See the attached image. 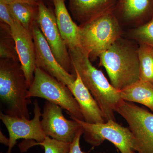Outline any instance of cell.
Returning a JSON list of instances; mask_svg holds the SVG:
<instances>
[{
    "instance_id": "obj_1",
    "label": "cell",
    "mask_w": 153,
    "mask_h": 153,
    "mask_svg": "<svg viewBox=\"0 0 153 153\" xmlns=\"http://www.w3.org/2000/svg\"><path fill=\"white\" fill-rule=\"evenodd\" d=\"M75 74L80 76L82 82L96 100L106 121H116L115 112L124 100L120 91L108 82L101 70L92 65L89 56L80 47L68 50Z\"/></svg>"
},
{
    "instance_id": "obj_12",
    "label": "cell",
    "mask_w": 153,
    "mask_h": 153,
    "mask_svg": "<svg viewBox=\"0 0 153 153\" xmlns=\"http://www.w3.org/2000/svg\"><path fill=\"white\" fill-rule=\"evenodd\" d=\"M10 27L22 70L30 87L36 68L35 44L32 32L15 21Z\"/></svg>"
},
{
    "instance_id": "obj_13",
    "label": "cell",
    "mask_w": 153,
    "mask_h": 153,
    "mask_svg": "<svg viewBox=\"0 0 153 153\" xmlns=\"http://www.w3.org/2000/svg\"><path fill=\"white\" fill-rule=\"evenodd\" d=\"M75 81L68 88L79 105L84 121L90 123L106 122L97 102L82 82L78 74Z\"/></svg>"
},
{
    "instance_id": "obj_25",
    "label": "cell",
    "mask_w": 153,
    "mask_h": 153,
    "mask_svg": "<svg viewBox=\"0 0 153 153\" xmlns=\"http://www.w3.org/2000/svg\"><path fill=\"white\" fill-rule=\"evenodd\" d=\"M0 143L5 146H8L9 143H10L9 138H8L6 137L3 134L1 130H0Z\"/></svg>"
},
{
    "instance_id": "obj_15",
    "label": "cell",
    "mask_w": 153,
    "mask_h": 153,
    "mask_svg": "<svg viewBox=\"0 0 153 153\" xmlns=\"http://www.w3.org/2000/svg\"><path fill=\"white\" fill-rule=\"evenodd\" d=\"M65 1L52 0V2L58 29L69 50L79 47V28L71 18Z\"/></svg>"
},
{
    "instance_id": "obj_27",
    "label": "cell",
    "mask_w": 153,
    "mask_h": 153,
    "mask_svg": "<svg viewBox=\"0 0 153 153\" xmlns=\"http://www.w3.org/2000/svg\"><path fill=\"white\" fill-rule=\"evenodd\" d=\"M0 153H3V152H1Z\"/></svg>"
},
{
    "instance_id": "obj_14",
    "label": "cell",
    "mask_w": 153,
    "mask_h": 153,
    "mask_svg": "<svg viewBox=\"0 0 153 153\" xmlns=\"http://www.w3.org/2000/svg\"><path fill=\"white\" fill-rule=\"evenodd\" d=\"M72 17L79 25L114 10L117 0H68Z\"/></svg>"
},
{
    "instance_id": "obj_5",
    "label": "cell",
    "mask_w": 153,
    "mask_h": 153,
    "mask_svg": "<svg viewBox=\"0 0 153 153\" xmlns=\"http://www.w3.org/2000/svg\"><path fill=\"white\" fill-rule=\"evenodd\" d=\"M27 97L46 99L66 110L71 116L84 120L79 105L68 86L41 68L35 69Z\"/></svg>"
},
{
    "instance_id": "obj_8",
    "label": "cell",
    "mask_w": 153,
    "mask_h": 153,
    "mask_svg": "<svg viewBox=\"0 0 153 153\" xmlns=\"http://www.w3.org/2000/svg\"><path fill=\"white\" fill-rule=\"evenodd\" d=\"M38 6L37 23L56 60L67 72L76 75L74 73L68 47L58 29L55 12L42 0H39Z\"/></svg>"
},
{
    "instance_id": "obj_16",
    "label": "cell",
    "mask_w": 153,
    "mask_h": 153,
    "mask_svg": "<svg viewBox=\"0 0 153 153\" xmlns=\"http://www.w3.org/2000/svg\"><path fill=\"white\" fill-rule=\"evenodd\" d=\"M152 0H117L114 10L125 21L139 23L150 10Z\"/></svg>"
},
{
    "instance_id": "obj_19",
    "label": "cell",
    "mask_w": 153,
    "mask_h": 153,
    "mask_svg": "<svg viewBox=\"0 0 153 153\" xmlns=\"http://www.w3.org/2000/svg\"><path fill=\"white\" fill-rule=\"evenodd\" d=\"M71 143L60 141L49 137L46 136L42 142L35 140H25L19 145L20 151L25 152L30 148L36 146H41L44 148V153H68Z\"/></svg>"
},
{
    "instance_id": "obj_28",
    "label": "cell",
    "mask_w": 153,
    "mask_h": 153,
    "mask_svg": "<svg viewBox=\"0 0 153 153\" xmlns=\"http://www.w3.org/2000/svg\"></svg>"
},
{
    "instance_id": "obj_23",
    "label": "cell",
    "mask_w": 153,
    "mask_h": 153,
    "mask_svg": "<svg viewBox=\"0 0 153 153\" xmlns=\"http://www.w3.org/2000/svg\"><path fill=\"white\" fill-rule=\"evenodd\" d=\"M82 134L83 130L81 127V128L76 132L73 141L71 143L70 149L68 153H88L83 152L80 148V139Z\"/></svg>"
},
{
    "instance_id": "obj_7",
    "label": "cell",
    "mask_w": 153,
    "mask_h": 153,
    "mask_svg": "<svg viewBox=\"0 0 153 153\" xmlns=\"http://www.w3.org/2000/svg\"><path fill=\"white\" fill-rule=\"evenodd\" d=\"M128 124L136 153H153V112L124 101L116 111Z\"/></svg>"
},
{
    "instance_id": "obj_18",
    "label": "cell",
    "mask_w": 153,
    "mask_h": 153,
    "mask_svg": "<svg viewBox=\"0 0 153 153\" xmlns=\"http://www.w3.org/2000/svg\"><path fill=\"white\" fill-rule=\"evenodd\" d=\"M8 6L14 20L26 30L32 32L33 25L37 22L38 18V5L13 2L8 4Z\"/></svg>"
},
{
    "instance_id": "obj_26",
    "label": "cell",
    "mask_w": 153,
    "mask_h": 153,
    "mask_svg": "<svg viewBox=\"0 0 153 153\" xmlns=\"http://www.w3.org/2000/svg\"><path fill=\"white\" fill-rule=\"evenodd\" d=\"M42 1H43L44 2V1H51L52 2V0H42Z\"/></svg>"
},
{
    "instance_id": "obj_11",
    "label": "cell",
    "mask_w": 153,
    "mask_h": 153,
    "mask_svg": "<svg viewBox=\"0 0 153 153\" xmlns=\"http://www.w3.org/2000/svg\"><path fill=\"white\" fill-rule=\"evenodd\" d=\"M32 33L35 44L36 68L46 71L68 87L70 86L76 75L68 73L57 62L37 22L34 23Z\"/></svg>"
},
{
    "instance_id": "obj_10",
    "label": "cell",
    "mask_w": 153,
    "mask_h": 153,
    "mask_svg": "<svg viewBox=\"0 0 153 153\" xmlns=\"http://www.w3.org/2000/svg\"><path fill=\"white\" fill-rule=\"evenodd\" d=\"M63 108L47 101L42 113L41 127L46 136L60 141L71 143L81 126L76 121L64 117Z\"/></svg>"
},
{
    "instance_id": "obj_24",
    "label": "cell",
    "mask_w": 153,
    "mask_h": 153,
    "mask_svg": "<svg viewBox=\"0 0 153 153\" xmlns=\"http://www.w3.org/2000/svg\"><path fill=\"white\" fill-rule=\"evenodd\" d=\"M7 4L13 2L27 3L33 5H38L39 0H4Z\"/></svg>"
},
{
    "instance_id": "obj_6",
    "label": "cell",
    "mask_w": 153,
    "mask_h": 153,
    "mask_svg": "<svg viewBox=\"0 0 153 153\" xmlns=\"http://www.w3.org/2000/svg\"><path fill=\"white\" fill-rule=\"evenodd\" d=\"M79 123L83 137L94 147L99 146L105 140L114 145L121 153H136L134 149L133 137L129 128L110 120L103 123H90L71 116Z\"/></svg>"
},
{
    "instance_id": "obj_20",
    "label": "cell",
    "mask_w": 153,
    "mask_h": 153,
    "mask_svg": "<svg viewBox=\"0 0 153 153\" xmlns=\"http://www.w3.org/2000/svg\"><path fill=\"white\" fill-rule=\"evenodd\" d=\"M140 79L153 84V48L140 44L138 48Z\"/></svg>"
},
{
    "instance_id": "obj_17",
    "label": "cell",
    "mask_w": 153,
    "mask_h": 153,
    "mask_svg": "<svg viewBox=\"0 0 153 153\" xmlns=\"http://www.w3.org/2000/svg\"><path fill=\"white\" fill-rule=\"evenodd\" d=\"M120 93L124 101L143 105L153 112V84L150 82L140 79Z\"/></svg>"
},
{
    "instance_id": "obj_22",
    "label": "cell",
    "mask_w": 153,
    "mask_h": 153,
    "mask_svg": "<svg viewBox=\"0 0 153 153\" xmlns=\"http://www.w3.org/2000/svg\"><path fill=\"white\" fill-rule=\"evenodd\" d=\"M0 19L1 22L8 25L9 27L15 22L9 10L7 3L4 0H0Z\"/></svg>"
},
{
    "instance_id": "obj_9",
    "label": "cell",
    "mask_w": 153,
    "mask_h": 153,
    "mask_svg": "<svg viewBox=\"0 0 153 153\" xmlns=\"http://www.w3.org/2000/svg\"><path fill=\"white\" fill-rule=\"evenodd\" d=\"M34 117L30 120L11 116L1 111L0 119L7 128L9 134L10 143L7 153H12V150L20 139L42 142L46 135L42 130L41 108L37 100L34 102Z\"/></svg>"
},
{
    "instance_id": "obj_3",
    "label": "cell",
    "mask_w": 153,
    "mask_h": 153,
    "mask_svg": "<svg viewBox=\"0 0 153 153\" xmlns=\"http://www.w3.org/2000/svg\"><path fill=\"white\" fill-rule=\"evenodd\" d=\"M100 66L105 68L110 82L121 91L140 80L138 48L118 39L99 56Z\"/></svg>"
},
{
    "instance_id": "obj_21",
    "label": "cell",
    "mask_w": 153,
    "mask_h": 153,
    "mask_svg": "<svg viewBox=\"0 0 153 153\" xmlns=\"http://www.w3.org/2000/svg\"><path fill=\"white\" fill-rule=\"evenodd\" d=\"M132 35L140 44L153 48V17L149 22L136 28Z\"/></svg>"
},
{
    "instance_id": "obj_4",
    "label": "cell",
    "mask_w": 153,
    "mask_h": 153,
    "mask_svg": "<svg viewBox=\"0 0 153 153\" xmlns=\"http://www.w3.org/2000/svg\"><path fill=\"white\" fill-rule=\"evenodd\" d=\"M79 26V47L91 61L120 38L121 29L114 10Z\"/></svg>"
},
{
    "instance_id": "obj_2",
    "label": "cell",
    "mask_w": 153,
    "mask_h": 153,
    "mask_svg": "<svg viewBox=\"0 0 153 153\" xmlns=\"http://www.w3.org/2000/svg\"><path fill=\"white\" fill-rule=\"evenodd\" d=\"M28 86L20 62L9 59L0 60V100L4 113L30 119Z\"/></svg>"
}]
</instances>
